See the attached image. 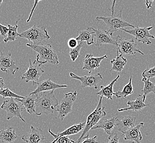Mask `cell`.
<instances>
[{"label": "cell", "mask_w": 155, "mask_h": 143, "mask_svg": "<svg viewBox=\"0 0 155 143\" xmlns=\"http://www.w3.org/2000/svg\"><path fill=\"white\" fill-rule=\"evenodd\" d=\"M58 105L59 101L54 94V90L43 92L41 95H38L36 100V115L41 116L54 113Z\"/></svg>", "instance_id": "6da1fadb"}, {"label": "cell", "mask_w": 155, "mask_h": 143, "mask_svg": "<svg viewBox=\"0 0 155 143\" xmlns=\"http://www.w3.org/2000/svg\"><path fill=\"white\" fill-rule=\"evenodd\" d=\"M115 1H113L112 6V14L111 16L109 17H97L96 20L98 22H102L105 23L108 27V33L112 36L113 34L118 31V30H121V29H125V27H132L134 28L136 26L131 24L130 23L125 21L123 17V8L120 10L119 12L117 14H114V6Z\"/></svg>", "instance_id": "7a4b0ae2"}, {"label": "cell", "mask_w": 155, "mask_h": 143, "mask_svg": "<svg viewBox=\"0 0 155 143\" xmlns=\"http://www.w3.org/2000/svg\"><path fill=\"white\" fill-rule=\"evenodd\" d=\"M103 97H100L99 103L96 109L92 113L88 116L86 122V125L84 128L82 133L78 138L76 143H81L82 141L86 139L89 138V131L93 127L96 126L101 118L105 117L107 115V113L104 111L105 107L103 106Z\"/></svg>", "instance_id": "3957f363"}, {"label": "cell", "mask_w": 155, "mask_h": 143, "mask_svg": "<svg viewBox=\"0 0 155 143\" xmlns=\"http://www.w3.org/2000/svg\"><path fill=\"white\" fill-rule=\"evenodd\" d=\"M27 46L37 52L39 61L45 62H49L58 65L59 64V57L56 52L53 49L50 44H41L34 45L32 44H26Z\"/></svg>", "instance_id": "277c9868"}, {"label": "cell", "mask_w": 155, "mask_h": 143, "mask_svg": "<svg viewBox=\"0 0 155 143\" xmlns=\"http://www.w3.org/2000/svg\"><path fill=\"white\" fill-rule=\"evenodd\" d=\"M19 37L27 39L34 45H39L43 40L50 38L47 29L44 27L34 25L31 28L19 34Z\"/></svg>", "instance_id": "5b68a950"}, {"label": "cell", "mask_w": 155, "mask_h": 143, "mask_svg": "<svg viewBox=\"0 0 155 143\" xmlns=\"http://www.w3.org/2000/svg\"><path fill=\"white\" fill-rule=\"evenodd\" d=\"M29 60V66L26 72L21 75V79L25 81L26 83L31 81L33 85L37 84L39 79L43 75L44 71L41 68V65L46 63L45 62L41 61L39 59V57L37 56V59L31 62V59Z\"/></svg>", "instance_id": "8992f818"}, {"label": "cell", "mask_w": 155, "mask_h": 143, "mask_svg": "<svg viewBox=\"0 0 155 143\" xmlns=\"http://www.w3.org/2000/svg\"><path fill=\"white\" fill-rule=\"evenodd\" d=\"M1 108L6 111L7 120L11 119L13 117H17L22 121L25 122V120L21 115V112L25 107L17 99L9 98V99L5 100L3 101Z\"/></svg>", "instance_id": "52a82bcc"}, {"label": "cell", "mask_w": 155, "mask_h": 143, "mask_svg": "<svg viewBox=\"0 0 155 143\" xmlns=\"http://www.w3.org/2000/svg\"><path fill=\"white\" fill-rule=\"evenodd\" d=\"M78 93L76 91L65 94L61 102L57 106L55 111L58 113V118L63 121L66 117L72 111V106L76 99Z\"/></svg>", "instance_id": "ba28073f"}, {"label": "cell", "mask_w": 155, "mask_h": 143, "mask_svg": "<svg viewBox=\"0 0 155 143\" xmlns=\"http://www.w3.org/2000/svg\"><path fill=\"white\" fill-rule=\"evenodd\" d=\"M117 50L121 55H135V53H141L143 55L144 53L140 50L137 46L134 39L131 40L120 37L119 35L117 37Z\"/></svg>", "instance_id": "9c48e42d"}, {"label": "cell", "mask_w": 155, "mask_h": 143, "mask_svg": "<svg viewBox=\"0 0 155 143\" xmlns=\"http://www.w3.org/2000/svg\"><path fill=\"white\" fill-rule=\"evenodd\" d=\"M152 27H139L138 26H136L132 29H121V30L124 31L127 34L133 35L134 37L135 41L137 42L142 43L143 44L146 45H151L152 44V42L149 40L150 38L155 39L154 35L151 34L150 33V31L152 29Z\"/></svg>", "instance_id": "30bf717a"}, {"label": "cell", "mask_w": 155, "mask_h": 143, "mask_svg": "<svg viewBox=\"0 0 155 143\" xmlns=\"http://www.w3.org/2000/svg\"><path fill=\"white\" fill-rule=\"evenodd\" d=\"M70 76L71 79H77L81 82V87L84 88L86 87H93L95 89H97L98 84L103 79L102 75L101 73H98L95 75H91L89 76L80 77L75 75L74 73H70Z\"/></svg>", "instance_id": "8fae6325"}, {"label": "cell", "mask_w": 155, "mask_h": 143, "mask_svg": "<svg viewBox=\"0 0 155 143\" xmlns=\"http://www.w3.org/2000/svg\"><path fill=\"white\" fill-rule=\"evenodd\" d=\"M11 52L7 53L0 52V69L5 72H11L12 75H15L19 68L16 65V63L12 59Z\"/></svg>", "instance_id": "7c38bea8"}, {"label": "cell", "mask_w": 155, "mask_h": 143, "mask_svg": "<svg viewBox=\"0 0 155 143\" xmlns=\"http://www.w3.org/2000/svg\"><path fill=\"white\" fill-rule=\"evenodd\" d=\"M90 28L94 33V39L96 40V43L94 44L96 46H101L103 44H111L117 46V41L113 39L108 31L101 28L96 29L92 27Z\"/></svg>", "instance_id": "4fadbf2b"}, {"label": "cell", "mask_w": 155, "mask_h": 143, "mask_svg": "<svg viewBox=\"0 0 155 143\" xmlns=\"http://www.w3.org/2000/svg\"><path fill=\"white\" fill-rule=\"evenodd\" d=\"M108 57V55L107 54L102 57H94L92 54H87L84 59L82 69L87 70L91 74L96 69L99 68L102 60L104 59H107Z\"/></svg>", "instance_id": "5bb4252c"}, {"label": "cell", "mask_w": 155, "mask_h": 143, "mask_svg": "<svg viewBox=\"0 0 155 143\" xmlns=\"http://www.w3.org/2000/svg\"><path fill=\"white\" fill-rule=\"evenodd\" d=\"M22 139L26 143H41L45 138L41 128L31 126L30 132L22 136Z\"/></svg>", "instance_id": "9a60e30c"}, {"label": "cell", "mask_w": 155, "mask_h": 143, "mask_svg": "<svg viewBox=\"0 0 155 143\" xmlns=\"http://www.w3.org/2000/svg\"><path fill=\"white\" fill-rule=\"evenodd\" d=\"M144 125L143 122H140L139 124L131 128L123 133L125 140H130L132 143H142L141 141L143 139V136L141 133V128Z\"/></svg>", "instance_id": "2e32d148"}, {"label": "cell", "mask_w": 155, "mask_h": 143, "mask_svg": "<svg viewBox=\"0 0 155 143\" xmlns=\"http://www.w3.org/2000/svg\"><path fill=\"white\" fill-rule=\"evenodd\" d=\"M38 87L35 90L31 92V94H38L42 92L54 90L59 88L68 87V86L66 85H60L57 84L51 80V79H48L44 81L38 82L37 84Z\"/></svg>", "instance_id": "e0dca14e"}, {"label": "cell", "mask_w": 155, "mask_h": 143, "mask_svg": "<svg viewBox=\"0 0 155 143\" xmlns=\"http://www.w3.org/2000/svg\"><path fill=\"white\" fill-rule=\"evenodd\" d=\"M136 119L135 117L131 115L125 116L120 119H119L118 117L116 122L115 130L121 132L123 134L125 132L135 126Z\"/></svg>", "instance_id": "ac0fdd59"}, {"label": "cell", "mask_w": 155, "mask_h": 143, "mask_svg": "<svg viewBox=\"0 0 155 143\" xmlns=\"http://www.w3.org/2000/svg\"><path fill=\"white\" fill-rule=\"evenodd\" d=\"M118 117H113L109 119H107L105 120H102L99 121L98 123L93 127L91 129L94 130L96 129L102 128L103 129L106 134L110 135L114 132L116 127V122Z\"/></svg>", "instance_id": "d6986e66"}, {"label": "cell", "mask_w": 155, "mask_h": 143, "mask_svg": "<svg viewBox=\"0 0 155 143\" xmlns=\"http://www.w3.org/2000/svg\"><path fill=\"white\" fill-rule=\"evenodd\" d=\"M38 94H29L25 96L23 99H17L19 102L22 103L25 109L27 110V112L32 115L33 113L36 114L35 111V102Z\"/></svg>", "instance_id": "ffe728a7"}, {"label": "cell", "mask_w": 155, "mask_h": 143, "mask_svg": "<svg viewBox=\"0 0 155 143\" xmlns=\"http://www.w3.org/2000/svg\"><path fill=\"white\" fill-rule=\"evenodd\" d=\"M127 105L129 106L127 108L118 109V112H123L127 110H133L134 111H141V110L149 105L145 104L143 101V96L139 95L137 97V99L134 101H128Z\"/></svg>", "instance_id": "44dd1931"}, {"label": "cell", "mask_w": 155, "mask_h": 143, "mask_svg": "<svg viewBox=\"0 0 155 143\" xmlns=\"http://www.w3.org/2000/svg\"><path fill=\"white\" fill-rule=\"evenodd\" d=\"M17 138L16 131L12 127L0 131V140L3 143H13Z\"/></svg>", "instance_id": "7402d4cb"}, {"label": "cell", "mask_w": 155, "mask_h": 143, "mask_svg": "<svg viewBox=\"0 0 155 143\" xmlns=\"http://www.w3.org/2000/svg\"><path fill=\"white\" fill-rule=\"evenodd\" d=\"M120 77V75H118L117 78H115L113 81H111L107 85H102L101 87V90L97 93V95L101 97H105L107 99L113 100V95L114 94L113 87L115 82H117L118 79Z\"/></svg>", "instance_id": "603a6c76"}, {"label": "cell", "mask_w": 155, "mask_h": 143, "mask_svg": "<svg viewBox=\"0 0 155 143\" xmlns=\"http://www.w3.org/2000/svg\"><path fill=\"white\" fill-rule=\"evenodd\" d=\"M112 64V68L110 72L116 71L120 73L124 69V66L127 65V59L124 58L123 55H119L118 50H117V57L115 59L110 61Z\"/></svg>", "instance_id": "cb8c5ba5"}, {"label": "cell", "mask_w": 155, "mask_h": 143, "mask_svg": "<svg viewBox=\"0 0 155 143\" xmlns=\"http://www.w3.org/2000/svg\"><path fill=\"white\" fill-rule=\"evenodd\" d=\"M78 41H86L88 45H91L94 44V33L93 32L90 27L87 29L83 30L79 32V35L76 38Z\"/></svg>", "instance_id": "d4e9b609"}, {"label": "cell", "mask_w": 155, "mask_h": 143, "mask_svg": "<svg viewBox=\"0 0 155 143\" xmlns=\"http://www.w3.org/2000/svg\"><path fill=\"white\" fill-rule=\"evenodd\" d=\"M86 125V122H84L83 123H78V125L76 124V125H73L71 127L65 129V131L60 133L59 134H56V135L58 137H64V136H69V135L78 134L80 132L84 131Z\"/></svg>", "instance_id": "484cf974"}, {"label": "cell", "mask_w": 155, "mask_h": 143, "mask_svg": "<svg viewBox=\"0 0 155 143\" xmlns=\"http://www.w3.org/2000/svg\"><path fill=\"white\" fill-rule=\"evenodd\" d=\"M18 21L16 22L15 25H11L10 24H8V34L7 35V37L4 39V42L5 43H7L8 41H13L16 40L17 39L18 37H19V35L17 30L19 27Z\"/></svg>", "instance_id": "4316f807"}, {"label": "cell", "mask_w": 155, "mask_h": 143, "mask_svg": "<svg viewBox=\"0 0 155 143\" xmlns=\"http://www.w3.org/2000/svg\"><path fill=\"white\" fill-rule=\"evenodd\" d=\"M142 81L144 83V87L141 92L143 93V100L145 102L147 95L151 93L155 94V85L153 83L150 81L149 79L143 77Z\"/></svg>", "instance_id": "83f0119b"}, {"label": "cell", "mask_w": 155, "mask_h": 143, "mask_svg": "<svg viewBox=\"0 0 155 143\" xmlns=\"http://www.w3.org/2000/svg\"><path fill=\"white\" fill-rule=\"evenodd\" d=\"M134 93L133 87L132 84V77H130L129 81L127 85L124 86L123 90L121 91H118L114 93L113 95H115L118 99L121 97H127V96H129Z\"/></svg>", "instance_id": "f1b7e54d"}, {"label": "cell", "mask_w": 155, "mask_h": 143, "mask_svg": "<svg viewBox=\"0 0 155 143\" xmlns=\"http://www.w3.org/2000/svg\"><path fill=\"white\" fill-rule=\"evenodd\" d=\"M84 42L80 41L78 43V46L76 47L74 49H71L70 50L69 55L70 56L71 59L73 62H74L78 57V56L80 55V51L81 49L82 48V47L84 46Z\"/></svg>", "instance_id": "f546056e"}, {"label": "cell", "mask_w": 155, "mask_h": 143, "mask_svg": "<svg viewBox=\"0 0 155 143\" xmlns=\"http://www.w3.org/2000/svg\"><path fill=\"white\" fill-rule=\"evenodd\" d=\"M48 132H49L50 134L55 138V140L53 141L54 143H76V141L70 139L68 136L58 137L56 134H54L53 132L51 131L50 128L49 129Z\"/></svg>", "instance_id": "4dcf8cb0"}, {"label": "cell", "mask_w": 155, "mask_h": 143, "mask_svg": "<svg viewBox=\"0 0 155 143\" xmlns=\"http://www.w3.org/2000/svg\"><path fill=\"white\" fill-rule=\"evenodd\" d=\"M0 95L3 98L5 97H9V98H15L18 99H23L25 97H21L17 94L13 93L11 90L9 89V88L3 89L1 91H0Z\"/></svg>", "instance_id": "1f68e13d"}, {"label": "cell", "mask_w": 155, "mask_h": 143, "mask_svg": "<svg viewBox=\"0 0 155 143\" xmlns=\"http://www.w3.org/2000/svg\"><path fill=\"white\" fill-rule=\"evenodd\" d=\"M142 76L144 78L150 79L155 77V66L151 68L146 69L143 71L142 73Z\"/></svg>", "instance_id": "d6a6232c"}, {"label": "cell", "mask_w": 155, "mask_h": 143, "mask_svg": "<svg viewBox=\"0 0 155 143\" xmlns=\"http://www.w3.org/2000/svg\"><path fill=\"white\" fill-rule=\"evenodd\" d=\"M108 143H119V136L117 133L114 132L108 138Z\"/></svg>", "instance_id": "836d02e7"}, {"label": "cell", "mask_w": 155, "mask_h": 143, "mask_svg": "<svg viewBox=\"0 0 155 143\" xmlns=\"http://www.w3.org/2000/svg\"><path fill=\"white\" fill-rule=\"evenodd\" d=\"M78 41L76 40V38H71L68 40V46L70 49H74L76 47L78 46Z\"/></svg>", "instance_id": "e575fe53"}, {"label": "cell", "mask_w": 155, "mask_h": 143, "mask_svg": "<svg viewBox=\"0 0 155 143\" xmlns=\"http://www.w3.org/2000/svg\"><path fill=\"white\" fill-rule=\"evenodd\" d=\"M8 28L6 26L2 25L0 23V34L2 37L6 38L7 37V34H8Z\"/></svg>", "instance_id": "d590c367"}, {"label": "cell", "mask_w": 155, "mask_h": 143, "mask_svg": "<svg viewBox=\"0 0 155 143\" xmlns=\"http://www.w3.org/2000/svg\"><path fill=\"white\" fill-rule=\"evenodd\" d=\"M97 135L93 137V138H88L84 140V141H83L81 143H98V142L97 140Z\"/></svg>", "instance_id": "8d00e7d4"}, {"label": "cell", "mask_w": 155, "mask_h": 143, "mask_svg": "<svg viewBox=\"0 0 155 143\" xmlns=\"http://www.w3.org/2000/svg\"><path fill=\"white\" fill-rule=\"evenodd\" d=\"M40 1H35V2H34V6L33 7V9H32V11H31V14H30V16L29 17V18L27 20V23H29V21H30V20H31V16H32V14H33V13L34 12V9L35 8H36V6H37V5L38 3H39Z\"/></svg>", "instance_id": "74e56055"}, {"label": "cell", "mask_w": 155, "mask_h": 143, "mask_svg": "<svg viewBox=\"0 0 155 143\" xmlns=\"http://www.w3.org/2000/svg\"><path fill=\"white\" fill-rule=\"evenodd\" d=\"M155 2V1H145V3H146L147 8L149 9L150 8H151L152 6V3H153Z\"/></svg>", "instance_id": "f35d334b"}, {"label": "cell", "mask_w": 155, "mask_h": 143, "mask_svg": "<svg viewBox=\"0 0 155 143\" xmlns=\"http://www.w3.org/2000/svg\"><path fill=\"white\" fill-rule=\"evenodd\" d=\"M5 84L4 83V81L2 78H0V91L3 89V87H5Z\"/></svg>", "instance_id": "ab89813d"}, {"label": "cell", "mask_w": 155, "mask_h": 143, "mask_svg": "<svg viewBox=\"0 0 155 143\" xmlns=\"http://www.w3.org/2000/svg\"><path fill=\"white\" fill-rule=\"evenodd\" d=\"M3 0H0V6H1V5L2 4V3H3Z\"/></svg>", "instance_id": "60d3db41"}, {"label": "cell", "mask_w": 155, "mask_h": 143, "mask_svg": "<svg viewBox=\"0 0 155 143\" xmlns=\"http://www.w3.org/2000/svg\"><path fill=\"white\" fill-rule=\"evenodd\" d=\"M154 52H155V51H154Z\"/></svg>", "instance_id": "b9f144b4"}, {"label": "cell", "mask_w": 155, "mask_h": 143, "mask_svg": "<svg viewBox=\"0 0 155 143\" xmlns=\"http://www.w3.org/2000/svg\"></svg>", "instance_id": "7bdbcfd3"}]
</instances>
